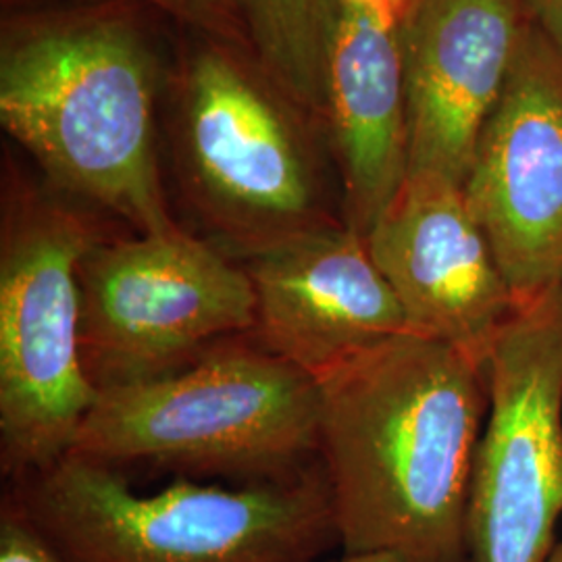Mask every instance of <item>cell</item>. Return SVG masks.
<instances>
[{"label":"cell","mask_w":562,"mask_h":562,"mask_svg":"<svg viewBox=\"0 0 562 562\" xmlns=\"http://www.w3.org/2000/svg\"><path fill=\"white\" fill-rule=\"evenodd\" d=\"M240 262L255 294L250 336L315 380L408 331L367 241L344 222L276 241Z\"/></svg>","instance_id":"obj_12"},{"label":"cell","mask_w":562,"mask_h":562,"mask_svg":"<svg viewBox=\"0 0 562 562\" xmlns=\"http://www.w3.org/2000/svg\"><path fill=\"white\" fill-rule=\"evenodd\" d=\"M0 562H69L4 494L0 503Z\"/></svg>","instance_id":"obj_15"},{"label":"cell","mask_w":562,"mask_h":562,"mask_svg":"<svg viewBox=\"0 0 562 562\" xmlns=\"http://www.w3.org/2000/svg\"><path fill=\"white\" fill-rule=\"evenodd\" d=\"M548 562H562V542L554 546V550H552Z\"/></svg>","instance_id":"obj_19"},{"label":"cell","mask_w":562,"mask_h":562,"mask_svg":"<svg viewBox=\"0 0 562 562\" xmlns=\"http://www.w3.org/2000/svg\"><path fill=\"white\" fill-rule=\"evenodd\" d=\"M490 411L469 496L473 562H548L562 515V288L487 352Z\"/></svg>","instance_id":"obj_7"},{"label":"cell","mask_w":562,"mask_h":562,"mask_svg":"<svg viewBox=\"0 0 562 562\" xmlns=\"http://www.w3.org/2000/svg\"><path fill=\"white\" fill-rule=\"evenodd\" d=\"M319 382L244 334L178 371L99 392L69 454L121 473L278 482L319 461Z\"/></svg>","instance_id":"obj_4"},{"label":"cell","mask_w":562,"mask_h":562,"mask_svg":"<svg viewBox=\"0 0 562 562\" xmlns=\"http://www.w3.org/2000/svg\"><path fill=\"white\" fill-rule=\"evenodd\" d=\"M69 562H317L338 546L322 461L294 477L138 494L117 469L67 454L7 492Z\"/></svg>","instance_id":"obj_3"},{"label":"cell","mask_w":562,"mask_h":562,"mask_svg":"<svg viewBox=\"0 0 562 562\" xmlns=\"http://www.w3.org/2000/svg\"><path fill=\"white\" fill-rule=\"evenodd\" d=\"M173 18L204 27L209 32L234 36L241 30L240 15L232 0H146Z\"/></svg>","instance_id":"obj_16"},{"label":"cell","mask_w":562,"mask_h":562,"mask_svg":"<svg viewBox=\"0 0 562 562\" xmlns=\"http://www.w3.org/2000/svg\"><path fill=\"white\" fill-rule=\"evenodd\" d=\"M531 21L562 55V0H525Z\"/></svg>","instance_id":"obj_17"},{"label":"cell","mask_w":562,"mask_h":562,"mask_svg":"<svg viewBox=\"0 0 562 562\" xmlns=\"http://www.w3.org/2000/svg\"><path fill=\"white\" fill-rule=\"evenodd\" d=\"M396 4H398V9L402 11V15L406 18V13H408V9H411V4H413V0H394Z\"/></svg>","instance_id":"obj_20"},{"label":"cell","mask_w":562,"mask_h":562,"mask_svg":"<svg viewBox=\"0 0 562 562\" xmlns=\"http://www.w3.org/2000/svg\"><path fill=\"white\" fill-rule=\"evenodd\" d=\"M527 21L525 0H413L402 20L408 176L464 186Z\"/></svg>","instance_id":"obj_11"},{"label":"cell","mask_w":562,"mask_h":562,"mask_svg":"<svg viewBox=\"0 0 562 562\" xmlns=\"http://www.w3.org/2000/svg\"><path fill=\"white\" fill-rule=\"evenodd\" d=\"M157 67L123 21L67 20L13 34L0 57V121L55 188L138 234L178 227L155 148Z\"/></svg>","instance_id":"obj_2"},{"label":"cell","mask_w":562,"mask_h":562,"mask_svg":"<svg viewBox=\"0 0 562 562\" xmlns=\"http://www.w3.org/2000/svg\"><path fill=\"white\" fill-rule=\"evenodd\" d=\"M331 562H402L390 554H341V559Z\"/></svg>","instance_id":"obj_18"},{"label":"cell","mask_w":562,"mask_h":562,"mask_svg":"<svg viewBox=\"0 0 562 562\" xmlns=\"http://www.w3.org/2000/svg\"><path fill=\"white\" fill-rule=\"evenodd\" d=\"M269 74L304 106L329 111L340 0H232Z\"/></svg>","instance_id":"obj_14"},{"label":"cell","mask_w":562,"mask_h":562,"mask_svg":"<svg viewBox=\"0 0 562 562\" xmlns=\"http://www.w3.org/2000/svg\"><path fill=\"white\" fill-rule=\"evenodd\" d=\"M317 382L319 461L341 554L473 562L467 519L490 411L485 361L404 331Z\"/></svg>","instance_id":"obj_1"},{"label":"cell","mask_w":562,"mask_h":562,"mask_svg":"<svg viewBox=\"0 0 562 562\" xmlns=\"http://www.w3.org/2000/svg\"><path fill=\"white\" fill-rule=\"evenodd\" d=\"M364 241L408 331L487 359L519 302L462 186L434 173L406 176Z\"/></svg>","instance_id":"obj_10"},{"label":"cell","mask_w":562,"mask_h":562,"mask_svg":"<svg viewBox=\"0 0 562 562\" xmlns=\"http://www.w3.org/2000/svg\"><path fill=\"white\" fill-rule=\"evenodd\" d=\"M104 240L76 209L25 201L0 248V469L9 482L71 452L97 402L81 352L80 265Z\"/></svg>","instance_id":"obj_5"},{"label":"cell","mask_w":562,"mask_h":562,"mask_svg":"<svg viewBox=\"0 0 562 562\" xmlns=\"http://www.w3.org/2000/svg\"><path fill=\"white\" fill-rule=\"evenodd\" d=\"M462 190L519 306L562 288V55L531 18Z\"/></svg>","instance_id":"obj_9"},{"label":"cell","mask_w":562,"mask_h":562,"mask_svg":"<svg viewBox=\"0 0 562 562\" xmlns=\"http://www.w3.org/2000/svg\"><path fill=\"white\" fill-rule=\"evenodd\" d=\"M183 178L217 232L215 246L244 261L331 217L306 142L240 67L217 50L188 74Z\"/></svg>","instance_id":"obj_8"},{"label":"cell","mask_w":562,"mask_h":562,"mask_svg":"<svg viewBox=\"0 0 562 562\" xmlns=\"http://www.w3.org/2000/svg\"><path fill=\"white\" fill-rule=\"evenodd\" d=\"M80 288L81 352L97 392L178 371L255 327L241 262L180 225L99 241L81 261Z\"/></svg>","instance_id":"obj_6"},{"label":"cell","mask_w":562,"mask_h":562,"mask_svg":"<svg viewBox=\"0 0 562 562\" xmlns=\"http://www.w3.org/2000/svg\"><path fill=\"white\" fill-rule=\"evenodd\" d=\"M402 15L394 0H340L329 60V113L341 222L362 238L408 176Z\"/></svg>","instance_id":"obj_13"}]
</instances>
